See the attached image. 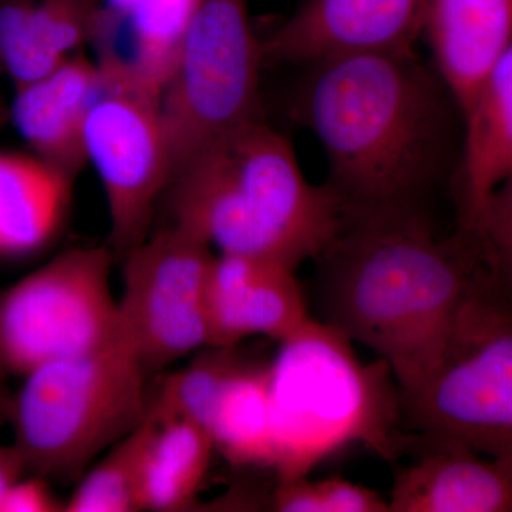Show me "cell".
I'll return each mask as SVG.
<instances>
[{"mask_svg":"<svg viewBox=\"0 0 512 512\" xmlns=\"http://www.w3.org/2000/svg\"><path fill=\"white\" fill-rule=\"evenodd\" d=\"M109 245L67 249L0 295V363L8 375L92 352L120 333Z\"/></svg>","mask_w":512,"mask_h":512,"instance_id":"cell-8","label":"cell"},{"mask_svg":"<svg viewBox=\"0 0 512 512\" xmlns=\"http://www.w3.org/2000/svg\"><path fill=\"white\" fill-rule=\"evenodd\" d=\"M6 379H8V373L0 363V416H6L10 402L8 390H6Z\"/></svg>","mask_w":512,"mask_h":512,"instance_id":"cell-28","label":"cell"},{"mask_svg":"<svg viewBox=\"0 0 512 512\" xmlns=\"http://www.w3.org/2000/svg\"><path fill=\"white\" fill-rule=\"evenodd\" d=\"M215 451L234 466L272 468L269 362L235 356L202 421Z\"/></svg>","mask_w":512,"mask_h":512,"instance_id":"cell-19","label":"cell"},{"mask_svg":"<svg viewBox=\"0 0 512 512\" xmlns=\"http://www.w3.org/2000/svg\"><path fill=\"white\" fill-rule=\"evenodd\" d=\"M474 234L495 291L512 309V173L491 195Z\"/></svg>","mask_w":512,"mask_h":512,"instance_id":"cell-24","label":"cell"},{"mask_svg":"<svg viewBox=\"0 0 512 512\" xmlns=\"http://www.w3.org/2000/svg\"><path fill=\"white\" fill-rule=\"evenodd\" d=\"M413 437L419 454L397 470L389 512H512V461Z\"/></svg>","mask_w":512,"mask_h":512,"instance_id":"cell-14","label":"cell"},{"mask_svg":"<svg viewBox=\"0 0 512 512\" xmlns=\"http://www.w3.org/2000/svg\"><path fill=\"white\" fill-rule=\"evenodd\" d=\"M23 476H26V470L18 451L13 446H0V505L9 488Z\"/></svg>","mask_w":512,"mask_h":512,"instance_id":"cell-27","label":"cell"},{"mask_svg":"<svg viewBox=\"0 0 512 512\" xmlns=\"http://www.w3.org/2000/svg\"><path fill=\"white\" fill-rule=\"evenodd\" d=\"M512 173V43L463 117L457 228L476 231L491 195Z\"/></svg>","mask_w":512,"mask_h":512,"instance_id":"cell-17","label":"cell"},{"mask_svg":"<svg viewBox=\"0 0 512 512\" xmlns=\"http://www.w3.org/2000/svg\"><path fill=\"white\" fill-rule=\"evenodd\" d=\"M215 447L192 421H154L138 478V511L194 510Z\"/></svg>","mask_w":512,"mask_h":512,"instance_id":"cell-20","label":"cell"},{"mask_svg":"<svg viewBox=\"0 0 512 512\" xmlns=\"http://www.w3.org/2000/svg\"><path fill=\"white\" fill-rule=\"evenodd\" d=\"M10 397L13 448L26 473L74 481L143 423L148 373L121 330L111 342L36 367Z\"/></svg>","mask_w":512,"mask_h":512,"instance_id":"cell-5","label":"cell"},{"mask_svg":"<svg viewBox=\"0 0 512 512\" xmlns=\"http://www.w3.org/2000/svg\"><path fill=\"white\" fill-rule=\"evenodd\" d=\"M64 511V503L57 500L45 478L23 476L9 488L0 512H56Z\"/></svg>","mask_w":512,"mask_h":512,"instance_id":"cell-25","label":"cell"},{"mask_svg":"<svg viewBox=\"0 0 512 512\" xmlns=\"http://www.w3.org/2000/svg\"><path fill=\"white\" fill-rule=\"evenodd\" d=\"M74 181L33 153L0 150V259L36 255L55 241Z\"/></svg>","mask_w":512,"mask_h":512,"instance_id":"cell-18","label":"cell"},{"mask_svg":"<svg viewBox=\"0 0 512 512\" xmlns=\"http://www.w3.org/2000/svg\"><path fill=\"white\" fill-rule=\"evenodd\" d=\"M171 222L218 254L256 256L298 269L338 235L343 205L312 184L288 140L264 119L205 148L174 175Z\"/></svg>","mask_w":512,"mask_h":512,"instance_id":"cell-3","label":"cell"},{"mask_svg":"<svg viewBox=\"0 0 512 512\" xmlns=\"http://www.w3.org/2000/svg\"><path fill=\"white\" fill-rule=\"evenodd\" d=\"M295 269L271 259L215 254L207 288L208 346L251 336L281 342L311 318Z\"/></svg>","mask_w":512,"mask_h":512,"instance_id":"cell-12","label":"cell"},{"mask_svg":"<svg viewBox=\"0 0 512 512\" xmlns=\"http://www.w3.org/2000/svg\"><path fill=\"white\" fill-rule=\"evenodd\" d=\"M421 36L463 121L511 46L512 0H429Z\"/></svg>","mask_w":512,"mask_h":512,"instance_id":"cell-15","label":"cell"},{"mask_svg":"<svg viewBox=\"0 0 512 512\" xmlns=\"http://www.w3.org/2000/svg\"><path fill=\"white\" fill-rule=\"evenodd\" d=\"M429 0H306L262 39L265 63L306 66L325 57L409 49Z\"/></svg>","mask_w":512,"mask_h":512,"instance_id":"cell-11","label":"cell"},{"mask_svg":"<svg viewBox=\"0 0 512 512\" xmlns=\"http://www.w3.org/2000/svg\"><path fill=\"white\" fill-rule=\"evenodd\" d=\"M138 0H101V13L96 35L114 32L123 28L133 15Z\"/></svg>","mask_w":512,"mask_h":512,"instance_id":"cell-26","label":"cell"},{"mask_svg":"<svg viewBox=\"0 0 512 512\" xmlns=\"http://www.w3.org/2000/svg\"><path fill=\"white\" fill-rule=\"evenodd\" d=\"M99 63L77 53L45 76L15 87L10 121L30 153L76 180L87 165V114L103 89Z\"/></svg>","mask_w":512,"mask_h":512,"instance_id":"cell-13","label":"cell"},{"mask_svg":"<svg viewBox=\"0 0 512 512\" xmlns=\"http://www.w3.org/2000/svg\"><path fill=\"white\" fill-rule=\"evenodd\" d=\"M400 404L413 436L512 461V309L488 272L436 365Z\"/></svg>","mask_w":512,"mask_h":512,"instance_id":"cell-6","label":"cell"},{"mask_svg":"<svg viewBox=\"0 0 512 512\" xmlns=\"http://www.w3.org/2000/svg\"><path fill=\"white\" fill-rule=\"evenodd\" d=\"M3 74L0 72V77ZM10 121V103L6 101L5 96H3L2 90H0V131L2 128H5L6 124Z\"/></svg>","mask_w":512,"mask_h":512,"instance_id":"cell-29","label":"cell"},{"mask_svg":"<svg viewBox=\"0 0 512 512\" xmlns=\"http://www.w3.org/2000/svg\"><path fill=\"white\" fill-rule=\"evenodd\" d=\"M101 0H0V72L13 87L92 45Z\"/></svg>","mask_w":512,"mask_h":512,"instance_id":"cell-16","label":"cell"},{"mask_svg":"<svg viewBox=\"0 0 512 512\" xmlns=\"http://www.w3.org/2000/svg\"><path fill=\"white\" fill-rule=\"evenodd\" d=\"M269 402L278 481L308 476L352 444L384 460L412 447L389 365L363 363L352 340L313 316L279 342L269 362Z\"/></svg>","mask_w":512,"mask_h":512,"instance_id":"cell-4","label":"cell"},{"mask_svg":"<svg viewBox=\"0 0 512 512\" xmlns=\"http://www.w3.org/2000/svg\"><path fill=\"white\" fill-rule=\"evenodd\" d=\"M198 2L200 0H138L126 25L111 33L126 32L130 49L120 63H100L101 66L123 74L160 99L181 37Z\"/></svg>","mask_w":512,"mask_h":512,"instance_id":"cell-21","label":"cell"},{"mask_svg":"<svg viewBox=\"0 0 512 512\" xmlns=\"http://www.w3.org/2000/svg\"><path fill=\"white\" fill-rule=\"evenodd\" d=\"M154 421L140 426L106 450L99 463L77 480L64 512H138V478Z\"/></svg>","mask_w":512,"mask_h":512,"instance_id":"cell-22","label":"cell"},{"mask_svg":"<svg viewBox=\"0 0 512 512\" xmlns=\"http://www.w3.org/2000/svg\"><path fill=\"white\" fill-rule=\"evenodd\" d=\"M214 256L204 239L170 221L121 259L120 326L148 376L207 348Z\"/></svg>","mask_w":512,"mask_h":512,"instance_id":"cell-10","label":"cell"},{"mask_svg":"<svg viewBox=\"0 0 512 512\" xmlns=\"http://www.w3.org/2000/svg\"><path fill=\"white\" fill-rule=\"evenodd\" d=\"M264 64L248 0L198 2L158 100L173 177L205 148L262 119Z\"/></svg>","mask_w":512,"mask_h":512,"instance_id":"cell-7","label":"cell"},{"mask_svg":"<svg viewBox=\"0 0 512 512\" xmlns=\"http://www.w3.org/2000/svg\"><path fill=\"white\" fill-rule=\"evenodd\" d=\"M303 67L293 116L319 141L343 215L424 211L421 201L450 167L461 121L431 63L409 47Z\"/></svg>","mask_w":512,"mask_h":512,"instance_id":"cell-1","label":"cell"},{"mask_svg":"<svg viewBox=\"0 0 512 512\" xmlns=\"http://www.w3.org/2000/svg\"><path fill=\"white\" fill-rule=\"evenodd\" d=\"M271 507L279 512H389V500L342 477L278 481Z\"/></svg>","mask_w":512,"mask_h":512,"instance_id":"cell-23","label":"cell"},{"mask_svg":"<svg viewBox=\"0 0 512 512\" xmlns=\"http://www.w3.org/2000/svg\"><path fill=\"white\" fill-rule=\"evenodd\" d=\"M315 262L316 319L384 360L400 393L436 365L488 272L473 232L440 237L424 211L343 217Z\"/></svg>","mask_w":512,"mask_h":512,"instance_id":"cell-2","label":"cell"},{"mask_svg":"<svg viewBox=\"0 0 512 512\" xmlns=\"http://www.w3.org/2000/svg\"><path fill=\"white\" fill-rule=\"evenodd\" d=\"M101 72L103 89L87 114L83 146L106 195L107 245L121 262L151 234L173 168L160 99L126 77Z\"/></svg>","mask_w":512,"mask_h":512,"instance_id":"cell-9","label":"cell"}]
</instances>
